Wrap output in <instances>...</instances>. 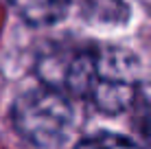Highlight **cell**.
<instances>
[{
  "label": "cell",
  "mask_w": 151,
  "mask_h": 149,
  "mask_svg": "<svg viewBox=\"0 0 151 149\" xmlns=\"http://www.w3.org/2000/svg\"><path fill=\"white\" fill-rule=\"evenodd\" d=\"M15 13L33 27L55 24L68 13L70 0H9Z\"/></svg>",
  "instance_id": "3957f363"
},
{
  "label": "cell",
  "mask_w": 151,
  "mask_h": 149,
  "mask_svg": "<svg viewBox=\"0 0 151 149\" xmlns=\"http://www.w3.org/2000/svg\"><path fill=\"white\" fill-rule=\"evenodd\" d=\"M75 149H140L136 143L118 134H94L81 140Z\"/></svg>",
  "instance_id": "8992f818"
},
{
  "label": "cell",
  "mask_w": 151,
  "mask_h": 149,
  "mask_svg": "<svg viewBox=\"0 0 151 149\" xmlns=\"http://www.w3.org/2000/svg\"><path fill=\"white\" fill-rule=\"evenodd\" d=\"M140 66L134 53L118 46H94L86 99L105 114H121L132 107L140 88Z\"/></svg>",
  "instance_id": "6da1fadb"
},
{
  "label": "cell",
  "mask_w": 151,
  "mask_h": 149,
  "mask_svg": "<svg viewBox=\"0 0 151 149\" xmlns=\"http://www.w3.org/2000/svg\"><path fill=\"white\" fill-rule=\"evenodd\" d=\"M132 127L140 145L151 149V83H142L132 103Z\"/></svg>",
  "instance_id": "277c9868"
},
{
  "label": "cell",
  "mask_w": 151,
  "mask_h": 149,
  "mask_svg": "<svg viewBox=\"0 0 151 149\" xmlns=\"http://www.w3.org/2000/svg\"><path fill=\"white\" fill-rule=\"evenodd\" d=\"M81 13L96 24H118L127 18L125 0H81Z\"/></svg>",
  "instance_id": "5b68a950"
},
{
  "label": "cell",
  "mask_w": 151,
  "mask_h": 149,
  "mask_svg": "<svg viewBox=\"0 0 151 149\" xmlns=\"http://www.w3.org/2000/svg\"><path fill=\"white\" fill-rule=\"evenodd\" d=\"M72 107L68 94L42 83L27 90L13 105V127L37 147H55L70 132Z\"/></svg>",
  "instance_id": "7a4b0ae2"
}]
</instances>
